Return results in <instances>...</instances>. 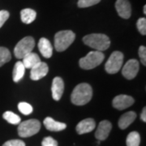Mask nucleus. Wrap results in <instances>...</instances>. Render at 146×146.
<instances>
[{"mask_svg":"<svg viewBox=\"0 0 146 146\" xmlns=\"http://www.w3.org/2000/svg\"><path fill=\"white\" fill-rule=\"evenodd\" d=\"M93 97L92 87L87 83L76 85L71 95V101L76 106H84L89 103Z\"/></svg>","mask_w":146,"mask_h":146,"instance_id":"nucleus-1","label":"nucleus"},{"mask_svg":"<svg viewBox=\"0 0 146 146\" xmlns=\"http://www.w3.org/2000/svg\"><path fill=\"white\" fill-rule=\"evenodd\" d=\"M83 42L88 46L98 51H104L109 48L110 40L108 36L102 33H92L83 37Z\"/></svg>","mask_w":146,"mask_h":146,"instance_id":"nucleus-2","label":"nucleus"},{"mask_svg":"<svg viewBox=\"0 0 146 146\" xmlns=\"http://www.w3.org/2000/svg\"><path fill=\"white\" fill-rule=\"evenodd\" d=\"M76 38V34L71 30L58 32L54 36V48L58 52H63L70 46Z\"/></svg>","mask_w":146,"mask_h":146,"instance_id":"nucleus-3","label":"nucleus"},{"mask_svg":"<svg viewBox=\"0 0 146 146\" xmlns=\"http://www.w3.org/2000/svg\"><path fill=\"white\" fill-rule=\"evenodd\" d=\"M104 54L101 51H91L79 61L80 67L84 70L94 69L99 66L104 60Z\"/></svg>","mask_w":146,"mask_h":146,"instance_id":"nucleus-4","label":"nucleus"},{"mask_svg":"<svg viewBox=\"0 0 146 146\" xmlns=\"http://www.w3.org/2000/svg\"><path fill=\"white\" fill-rule=\"evenodd\" d=\"M41 129V123L37 119H29L19 123L18 134L21 137H29L36 134Z\"/></svg>","mask_w":146,"mask_h":146,"instance_id":"nucleus-5","label":"nucleus"},{"mask_svg":"<svg viewBox=\"0 0 146 146\" xmlns=\"http://www.w3.org/2000/svg\"><path fill=\"white\" fill-rule=\"evenodd\" d=\"M35 46V41L32 36H25L22 38L20 42L16 44L14 49V54L17 58L21 59L28 54L33 52V50Z\"/></svg>","mask_w":146,"mask_h":146,"instance_id":"nucleus-6","label":"nucleus"},{"mask_svg":"<svg viewBox=\"0 0 146 146\" xmlns=\"http://www.w3.org/2000/svg\"><path fill=\"white\" fill-rule=\"evenodd\" d=\"M123 63V54L120 51H114L106 61L105 69L109 74H115L119 71Z\"/></svg>","mask_w":146,"mask_h":146,"instance_id":"nucleus-7","label":"nucleus"},{"mask_svg":"<svg viewBox=\"0 0 146 146\" xmlns=\"http://www.w3.org/2000/svg\"><path fill=\"white\" fill-rule=\"evenodd\" d=\"M139 71V62L136 59L128 60L122 69V75L127 80H132Z\"/></svg>","mask_w":146,"mask_h":146,"instance_id":"nucleus-8","label":"nucleus"},{"mask_svg":"<svg viewBox=\"0 0 146 146\" xmlns=\"http://www.w3.org/2000/svg\"><path fill=\"white\" fill-rule=\"evenodd\" d=\"M134 102H135V100L131 96L121 94V95L116 96L113 99L112 104L115 109L122 110H125L134 104Z\"/></svg>","mask_w":146,"mask_h":146,"instance_id":"nucleus-9","label":"nucleus"},{"mask_svg":"<svg viewBox=\"0 0 146 146\" xmlns=\"http://www.w3.org/2000/svg\"><path fill=\"white\" fill-rule=\"evenodd\" d=\"M49 68L46 63L40 62L36 66L31 68L30 71V78L33 80H38L40 79L45 77L48 73Z\"/></svg>","mask_w":146,"mask_h":146,"instance_id":"nucleus-10","label":"nucleus"},{"mask_svg":"<svg viewBox=\"0 0 146 146\" xmlns=\"http://www.w3.org/2000/svg\"><path fill=\"white\" fill-rule=\"evenodd\" d=\"M115 8L120 17L123 19L130 18L131 7L128 0H117L115 3Z\"/></svg>","mask_w":146,"mask_h":146,"instance_id":"nucleus-11","label":"nucleus"},{"mask_svg":"<svg viewBox=\"0 0 146 146\" xmlns=\"http://www.w3.org/2000/svg\"><path fill=\"white\" fill-rule=\"evenodd\" d=\"M111 128H112V124L110 122L107 120L102 121L95 132V137L98 141H105L109 136Z\"/></svg>","mask_w":146,"mask_h":146,"instance_id":"nucleus-12","label":"nucleus"},{"mask_svg":"<svg viewBox=\"0 0 146 146\" xmlns=\"http://www.w3.org/2000/svg\"><path fill=\"white\" fill-rule=\"evenodd\" d=\"M64 91V82L61 77L56 76L53 80L52 86H51V92L54 100L59 101L63 96Z\"/></svg>","mask_w":146,"mask_h":146,"instance_id":"nucleus-13","label":"nucleus"},{"mask_svg":"<svg viewBox=\"0 0 146 146\" xmlns=\"http://www.w3.org/2000/svg\"><path fill=\"white\" fill-rule=\"evenodd\" d=\"M95 127H96V123L94 119L89 118V119H85L80 121L76 126V130L78 134L82 135V134L89 133L90 131H92L95 128Z\"/></svg>","mask_w":146,"mask_h":146,"instance_id":"nucleus-14","label":"nucleus"},{"mask_svg":"<svg viewBox=\"0 0 146 146\" xmlns=\"http://www.w3.org/2000/svg\"><path fill=\"white\" fill-rule=\"evenodd\" d=\"M38 49L40 50V52L42 54V55L46 58H50L52 56L53 54V46L51 45L50 42L45 38L42 37L39 42H38Z\"/></svg>","mask_w":146,"mask_h":146,"instance_id":"nucleus-15","label":"nucleus"},{"mask_svg":"<svg viewBox=\"0 0 146 146\" xmlns=\"http://www.w3.org/2000/svg\"><path fill=\"white\" fill-rule=\"evenodd\" d=\"M43 123L47 130L51 131H60L64 130L67 127V125L64 123L55 121L51 117L46 118L44 119Z\"/></svg>","mask_w":146,"mask_h":146,"instance_id":"nucleus-16","label":"nucleus"},{"mask_svg":"<svg viewBox=\"0 0 146 146\" xmlns=\"http://www.w3.org/2000/svg\"><path fill=\"white\" fill-rule=\"evenodd\" d=\"M136 114L134 111H128L122 115L119 120V127L120 129H126L129 125H131L134 120L136 119Z\"/></svg>","mask_w":146,"mask_h":146,"instance_id":"nucleus-17","label":"nucleus"},{"mask_svg":"<svg viewBox=\"0 0 146 146\" xmlns=\"http://www.w3.org/2000/svg\"><path fill=\"white\" fill-rule=\"evenodd\" d=\"M22 63L24 64L25 68L28 69H31L34 66H36L37 63H39L41 61V58L36 54V53H29L27 55L22 58Z\"/></svg>","mask_w":146,"mask_h":146,"instance_id":"nucleus-18","label":"nucleus"},{"mask_svg":"<svg viewBox=\"0 0 146 146\" xmlns=\"http://www.w3.org/2000/svg\"><path fill=\"white\" fill-rule=\"evenodd\" d=\"M25 72V68L22 63V61L16 62L15 67L13 68V72H12V79H13L14 82L17 83L20 80H21L22 78L24 77Z\"/></svg>","mask_w":146,"mask_h":146,"instance_id":"nucleus-19","label":"nucleus"},{"mask_svg":"<svg viewBox=\"0 0 146 146\" xmlns=\"http://www.w3.org/2000/svg\"><path fill=\"white\" fill-rule=\"evenodd\" d=\"M36 16V11L30 8H26V9H23L21 12V21L25 24H31L32 22L35 21Z\"/></svg>","mask_w":146,"mask_h":146,"instance_id":"nucleus-20","label":"nucleus"},{"mask_svg":"<svg viewBox=\"0 0 146 146\" xmlns=\"http://www.w3.org/2000/svg\"><path fill=\"white\" fill-rule=\"evenodd\" d=\"M141 143V136L137 131H131L128 134L126 140L127 146H139Z\"/></svg>","mask_w":146,"mask_h":146,"instance_id":"nucleus-21","label":"nucleus"},{"mask_svg":"<svg viewBox=\"0 0 146 146\" xmlns=\"http://www.w3.org/2000/svg\"><path fill=\"white\" fill-rule=\"evenodd\" d=\"M3 119L7 121L11 124H19L21 123V119L19 115H17L15 113L11 112V111H6L5 113L3 115Z\"/></svg>","mask_w":146,"mask_h":146,"instance_id":"nucleus-22","label":"nucleus"},{"mask_svg":"<svg viewBox=\"0 0 146 146\" xmlns=\"http://www.w3.org/2000/svg\"><path fill=\"white\" fill-rule=\"evenodd\" d=\"M11 58V54L8 49L5 47H0V67L3 66L6 63L9 62Z\"/></svg>","mask_w":146,"mask_h":146,"instance_id":"nucleus-23","label":"nucleus"},{"mask_svg":"<svg viewBox=\"0 0 146 146\" xmlns=\"http://www.w3.org/2000/svg\"><path fill=\"white\" fill-rule=\"evenodd\" d=\"M18 109H19L21 113L25 115H30L33 110V106L27 102H20L18 104Z\"/></svg>","mask_w":146,"mask_h":146,"instance_id":"nucleus-24","label":"nucleus"},{"mask_svg":"<svg viewBox=\"0 0 146 146\" xmlns=\"http://www.w3.org/2000/svg\"><path fill=\"white\" fill-rule=\"evenodd\" d=\"M101 0H79L78 7L80 8H84V7H89L91 6L96 5L98 3H100Z\"/></svg>","mask_w":146,"mask_h":146,"instance_id":"nucleus-25","label":"nucleus"},{"mask_svg":"<svg viewBox=\"0 0 146 146\" xmlns=\"http://www.w3.org/2000/svg\"><path fill=\"white\" fill-rule=\"evenodd\" d=\"M136 26L139 32L141 33L142 35H145L146 34V20L145 18H140L137 23H136Z\"/></svg>","mask_w":146,"mask_h":146,"instance_id":"nucleus-26","label":"nucleus"},{"mask_svg":"<svg viewBox=\"0 0 146 146\" xmlns=\"http://www.w3.org/2000/svg\"><path fill=\"white\" fill-rule=\"evenodd\" d=\"M42 146H58V142L51 136H47L43 139L42 142Z\"/></svg>","mask_w":146,"mask_h":146,"instance_id":"nucleus-27","label":"nucleus"},{"mask_svg":"<svg viewBox=\"0 0 146 146\" xmlns=\"http://www.w3.org/2000/svg\"><path fill=\"white\" fill-rule=\"evenodd\" d=\"M3 146H25V144L21 140H11L5 142Z\"/></svg>","mask_w":146,"mask_h":146,"instance_id":"nucleus-28","label":"nucleus"},{"mask_svg":"<svg viewBox=\"0 0 146 146\" xmlns=\"http://www.w3.org/2000/svg\"><path fill=\"white\" fill-rule=\"evenodd\" d=\"M139 56L141 58V62L144 66H146V48L141 46L139 48Z\"/></svg>","mask_w":146,"mask_h":146,"instance_id":"nucleus-29","label":"nucleus"},{"mask_svg":"<svg viewBox=\"0 0 146 146\" xmlns=\"http://www.w3.org/2000/svg\"><path fill=\"white\" fill-rule=\"evenodd\" d=\"M8 18H9V12L7 11H0V29L2 28L6 21H7Z\"/></svg>","mask_w":146,"mask_h":146,"instance_id":"nucleus-30","label":"nucleus"},{"mask_svg":"<svg viewBox=\"0 0 146 146\" xmlns=\"http://www.w3.org/2000/svg\"><path fill=\"white\" fill-rule=\"evenodd\" d=\"M141 119L143 121V122H146V108L144 107L143 108V110L141 112Z\"/></svg>","mask_w":146,"mask_h":146,"instance_id":"nucleus-31","label":"nucleus"},{"mask_svg":"<svg viewBox=\"0 0 146 146\" xmlns=\"http://www.w3.org/2000/svg\"><path fill=\"white\" fill-rule=\"evenodd\" d=\"M144 13H145V14H146V6L145 5L144 6Z\"/></svg>","mask_w":146,"mask_h":146,"instance_id":"nucleus-32","label":"nucleus"}]
</instances>
